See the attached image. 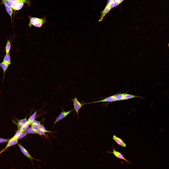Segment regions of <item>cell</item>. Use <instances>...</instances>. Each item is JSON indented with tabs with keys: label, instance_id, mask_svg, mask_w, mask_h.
Instances as JSON below:
<instances>
[{
	"label": "cell",
	"instance_id": "obj_1",
	"mask_svg": "<svg viewBox=\"0 0 169 169\" xmlns=\"http://www.w3.org/2000/svg\"><path fill=\"white\" fill-rule=\"evenodd\" d=\"M57 33L59 42L56 50L60 55H62L64 50L73 54H80L94 44L93 37L89 33L79 37L66 34L58 31Z\"/></svg>",
	"mask_w": 169,
	"mask_h": 169
},
{
	"label": "cell",
	"instance_id": "obj_2",
	"mask_svg": "<svg viewBox=\"0 0 169 169\" xmlns=\"http://www.w3.org/2000/svg\"><path fill=\"white\" fill-rule=\"evenodd\" d=\"M49 5L39 2L31 6L28 14L25 17L30 20H37L41 18L45 14Z\"/></svg>",
	"mask_w": 169,
	"mask_h": 169
},
{
	"label": "cell",
	"instance_id": "obj_3",
	"mask_svg": "<svg viewBox=\"0 0 169 169\" xmlns=\"http://www.w3.org/2000/svg\"><path fill=\"white\" fill-rule=\"evenodd\" d=\"M17 130L10 125L6 123L0 126V133L5 137L7 141V150L3 168L8 161L10 146L15 137Z\"/></svg>",
	"mask_w": 169,
	"mask_h": 169
},
{
	"label": "cell",
	"instance_id": "obj_4",
	"mask_svg": "<svg viewBox=\"0 0 169 169\" xmlns=\"http://www.w3.org/2000/svg\"><path fill=\"white\" fill-rule=\"evenodd\" d=\"M6 123L17 131L20 128L22 123L19 105L17 107H12L8 114Z\"/></svg>",
	"mask_w": 169,
	"mask_h": 169
},
{
	"label": "cell",
	"instance_id": "obj_5",
	"mask_svg": "<svg viewBox=\"0 0 169 169\" xmlns=\"http://www.w3.org/2000/svg\"><path fill=\"white\" fill-rule=\"evenodd\" d=\"M22 76L19 79H14L13 85L12 89L10 95L12 107H15L19 105L21 96L22 88V84L23 82H21Z\"/></svg>",
	"mask_w": 169,
	"mask_h": 169
},
{
	"label": "cell",
	"instance_id": "obj_6",
	"mask_svg": "<svg viewBox=\"0 0 169 169\" xmlns=\"http://www.w3.org/2000/svg\"><path fill=\"white\" fill-rule=\"evenodd\" d=\"M9 11L13 22L20 33L23 46L25 43L24 35V30L26 25L25 17L22 13H18L11 10Z\"/></svg>",
	"mask_w": 169,
	"mask_h": 169
},
{
	"label": "cell",
	"instance_id": "obj_7",
	"mask_svg": "<svg viewBox=\"0 0 169 169\" xmlns=\"http://www.w3.org/2000/svg\"><path fill=\"white\" fill-rule=\"evenodd\" d=\"M3 4L9 10H11L16 12L22 13L19 8L18 2L14 0H3Z\"/></svg>",
	"mask_w": 169,
	"mask_h": 169
},
{
	"label": "cell",
	"instance_id": "obj_8",
	"mask_svg": "<svg viewBox=\"0 0 169 169\" xmlns=\"http://www.w3.org/2000/svg\"><path fill=\"white\" fill-rule=\"evenodd\" d=\"M15 1L23 3L26 5L32 6L39 2L44 3L41 0H14Z\"/></svg>",
	"mask_w": 169,
	"mask_h": 169
},
{
	"label": "cell",
	"instance_id": "obj_9",
	"mask_svg": "<svg viewBox=\"0 0 169 169\" xmlns=\"http://www.w3.org/2000/svg\"><path fill=\"white\" fill-rule=\"evenodd\" d=\"M44 3L49 5H53L54 4L53 0H41Z\"/></svg>",
	"mask_w": 169,
	"mask_h": 169
}]
</instances>
